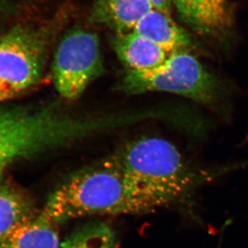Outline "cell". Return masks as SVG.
<instances>
[{"label":"cell","mask_w":248,"mask_h":248,"mask_svg":"<svg viewBox=\"0 0 248 248\" xmlns=\"http://www.w3.org/2000/svg\"><path fill=\"white\" fill-rule=\"evenodd\" d=\"M181 19L199 35L218 37L232 26L228 0H173Z\"/></svg>","instance_id":"6"},{"label":"cell","mask_w":248,"mask_h":248,"mask_svg":"<svg viewBox=\"0 0 248 248\" xmlns=\"http://www.w3.org/2000/svg\"><path fill=\"white\" fill-rule=\"evenodd\" d=\"M34 213L31 200L24 193L14 186L0 185V244Z\"/></svg>","instance_id":"11"},{"label":"cell","mask_w":248,"mask_h":248,"mask_svg":"<svg viewBox=\"0 0 248 248\" xmlns=\"http://www.w3.org/2000/svg\"><path fill=\"white\" fill-rule=\"evenodd\" d=\"M103 71L97 35L80 28L66 33L59 43L52 65L58 93L65 100H77Z\"/></svg>","instance_id":"5"},{"label":"cell","mask_w":248,"mask_h":248,"mask_svg":"<svg viewBox=\"0 0 248 248\" xmlns=\"http://www.w3.org/2000/svg\"><path fill=\"white\" fill-rule=\"evenodd\" d=\"M5 170H6V168L0 165V179L2 178V175H3V173H4Z\"/></svg>","instance_id":"15"},{"label":"cell","mask_w":248,"mask_h":248,"mask_svg":"<svg viewBox=\"0 0 248 248\" xmlns=\"http://www.w3.org/2000/svg\"><path fill=\"white\" fill-rule=\"evenodd\" d=\"M63 18L43 26L17 24L0 35V81L21 93L40 82Z\"/></svg>","instance_id":"3"},{"label":"cell","mask_w":248,"mask_h":248,"mask_svg":"<svg viewBox=\"0 0 248 248\" xmlns=\"http://www.w3.org/2000/svg\"><path fill=\"white\" fill-rule=\"evenodd\" d=\"M59 226L93 216L131 215L117 154L80 169L50 194L41 211Z\"/></svg>","instance_id":"2"},{"label":"cell","mask_w":248,"mask_h":248,"mask_svg":"<svg viewBox=\"0 0 248 248\" xmlns=\"http://www.w3.org/2000/svg\"><path fill=\"white\" fill-rule=\"evenodd\" d=\"M59 225L40 211L20 222L0 244V248H60Z\"/></svg>","instance_id":"10"},{"label":"cell","mask_w":248,"mask_h":248,"mask_svg":"<svg viewBox=\"0 0 248 248\" xmlns=\"http://www.w3.org/2000/svg\"><path fill=\"white\" fill-rule=\"evenodd\" d=\"M154 8L150 0H93L89 18L114 34L129 32Z\"/></svg>","instance_id":"7"},{"label":"cell","mask_w":248,"mask_h":248,"mask_svg":"<svg viewBox=\"0 0 248 248\" xmlns=\"http://www.w3.org/2000/svg\"><path fill=\"white\" fill-rule=\"evenodd\" d=\"M134 31L156 44L167 54L186 52L191 45L189 34L170 15L155 8L138 22Z\"/></svg>","instance_id":"9"},{"label":"cell","mask_w":248,"mask_h":248,"mask_svg":"<svg viewBox=\"0 0 248 248\" xmlns=\"http://www.w3.org/2000/svg\"><path fill=\"white\" fill-rule=\"evenodd\" d=\"M111 44L126 70L144 71L156 68L164 63L168 56L159 46L134 31L114 34Z\"/></svg>","instance_id":"8"},{"label":"cell","mask_w":248,"mask_h":248,"mask_svg":"<svg viewBox=\"0 0 248 248\" xmlns=\"http://www.w3.org/2000/svg\"><path fill=\"white\" fill-rule=\"evenodd\" d=\"M119 89L129 95L170 93L206 105L216 98L218 84L194 56L181 52L169 55L164 63L156 68L126 70Z\"/></svg>","instance_id":"4"},{"label":"cell","mask_w":248,"mask_h":248,"mask_svg":"<svg viewBox=\"0 0 248 248\" xmlns=\"http://www.w3.org/2000/svg\"><path fill=\"white\" fill-rule=\"evenodd\" d=\"M21 93V92L12 88L9 84L0 81V102L15 98Z\"/></svg>","instance_id":"13"},{"label":"cell","mask_w":248,"mask_h":248,"mask_svg":"<svg viewBox=\"0 0 248 248\" xmlns=\"http://www.w3.org/2000/svg\"><path fill=\"white\" fill-rule=\"evenodd\" d=\"M131 215L161 208L186 211L194 194L218 171L201 170L186 159L173 143L157 137L131 140L117 153Z\"/></svg>","instance_id":"1"},{"label":"cell","mask_w":248,"mask_h":248,"mask_svg":"<svg viewBox=\"0 0 248 248\" xmlns=\"http://www.w3.org/2000/svg\"><path fill=\"white\" fill-rule=\"evenodd\" d=\"M60 248H117V239L108 225L95 222L73 232Z\"/></svg>","instance_id":"12"},{"label":"cell","mask_w":248,"mask_h":248,"mask_svg":"<svg viewBox=\"0 0 248 248\" xmlns=\"http://www.w3.org/2000/svg\"><path fill=\"white\" fill-rule=\"evenodd\" d=\"M155 9L170 16L173 0H150Z\"/></svg>","instance_id":"14"}]
</instances>
